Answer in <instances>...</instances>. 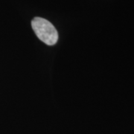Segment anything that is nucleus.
Returning a JSON list of instances; mask_svg holds the SVG:
<instances>
[{
    "label": "nucleus",
    "instance_id": "1",
    "mask_svg": "<svg viewBox=\"0 0 134 134\" xmlns=\"http://www.w3.org/2000/svg\"><path fill=\"white\" fill-rule=\"evenodd\" d=\"M31 26L37 37L44 43L52 46L58 42V31L48 20L41 17H35L31 22Z\"/></svg>",
    "mask_w": 134,
    "mask_h": 134
}]
</instances>
